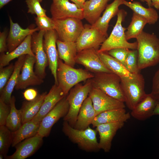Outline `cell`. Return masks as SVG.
<instances>
[{
	"instance_id": "24",
	"label": "cell",
	"mask_w": 159,
	"mask_h": 159,
	"mask_svg": "<svg viewBox=\"0 0 159 159\" xmlns=\"http://www.w3.org/2000/svg\"><path fill=\"white\" fill-rule=\"evenodd\" d=\"M123 0H114L111 4H107L102 15L92 26L100 31L106 37L109 23L111 19L117 15L119 7L123 4Z\"/></svg>"
},
{
	"instance_id": "34",
	"label": "cell",
	"mask_w": 159,
	"mask_h": 159,
	"mask_svg": "<svg viewBox=\"0 0 159 159\" xmlns=\"http://www.w3.org/2000/svg\"><path fill=\"white\" fill-rule=\"evenodd\" d=\"M147 22L144 18L133 12L131 21L125 32V37L128 40L136 38L143 31V29Z\"/></svg>"
},
{
	"instance_id": "19",
	"label": "cell",
	"mask_w": 159,
	"mask_h": 159,
	"mask_svg": "<svg viewBox=\"0 0 159 159\" xmlns=\"http://www.w3.org/2000/svg\"><path fill=\"white\" fill-rule=\"evenodd\" d=\"M65 97L59 85L54 84L47 94L39 111L32 120L36 122H41L45 116Z\"/></svg>"
},
{
	"instance_id": "33",
	"label": "cell",
	"mask_w": 159,
	"mask_h": 159,
	"mask_svg": "<svg viewBox=\"0 0 159 159\" xmlns=\"http://www.w3.org/2000/svg\"><path fill=\"white\" fill-rule=\"evenodd\" d=\"M16 99L12 96L9 105L10 110L7 118L5 126L11 131L14 132L22 125V115L21 110H17L15 106Z\"/></svg>"
},
{
	"instance_id": "31",
	"label": "cell",
	"mask_w": 159,
	"mask_h": 159,
	"mask_svg": "<svg viewBox=\"0 0 159 159\" xmlns=\"http://www.w3.org/2000/svg\"><path fill=\"white\" fill-rule=\"evenodd\" d=\"M97 53L106 67L112 73L117 75L120 78L133 77L137 74L130 73L122 63L106 52Z\"/></svg>"
},
{
	"instance_id": "4",
	"label": "cell",
	"mask_w": 159,
	"mask_h": 159,
	"mask_svg": "<svg viewBox=\"0 0 159 159\" xmlns=\"http://www.w3.org/2000/svg\"><path fill=\"white\" fill-rule=\"evenodd\" d=\"M62 131L73 142L77 144L83 150L88 152H95L100 150L96 137L97 131L89 126L85 129H77L64 121Z\"/></svg>"
},
{
	"instance_id": "35",
	"label": "cell",
	"mask_w": 159,
	"mask_h": 159,
	"mask_svg": "<svg viewBox=\"0 0 159 159\" xmlns=\"http://www.w3.org/2000/svg\"><path fill=\"white\" fill-rule=\"evenodd\" d=\"M12 142V132L5 125L0 126V154L6 156Z\"/></svg>"
},
{
	"instance_id": "11",
	"label": "cell",
	"mask_w": 159,
	"mask_h": 159,
	"mask_svg": "<svg viewBox=\"0 0 159 159\" xmlns=\"http://www.w3.org/2000/svg\"><path fill=\"white\" fill-rule=\"evenodd\" d=\"M107 37L91 25L86 24L76 42L77 52L94 49L97 50Z\"/></svg>"
},
{
	"instance_id": "43",
	"label": "cell",
	"mask_w": 159,
	"mask_h": 159,
	"mask_svg": "<svg viewBox=\"0 0 159 159\" xmlns=\"http://www.w3.org/2000/svg\"><path fill=\"white\" fill-rule=\"evenodd\" d=\"M7 32L6 29L0 32V53L8 52L7 45Z\"/></svg>"
},
{
	"instance_id": "25",
	"label": "cell",
	"mask_w": 159,
	"mask_h": 159,
	"mask_svg": "<svg viewBox=\"0 0 159 159\" xmlns=\"http://www.w3.org/2000/svg\"><path fill=\"white\" fill-rule=\"evenodd\" d=\"M110 0H88L83 8L84 18L91 25L93 24L105 9Z\"/></svg>"
},
{
	"instance_id": "7",
	"label": "cell",
	"mask_w": 159,
	"mask_h": 159,
	"mask_svg": "<svg viewBox=\"0 0 159 159\" xmlns=\"http://www.w3.org/2000/svg\"><path fill=\"white\" fill-rule=\"evenodd\" d=\"M94 74V77L90 79L93 87L115 99L125 102L120 77L113 73L101 72Z\"/></svg>"
},
{
	"instance_id": "40",
	"label": "cell",
	"mask_w": 159,
	"mask_h": 159,
	"mask_svg": "<svg viewBox=\"0 0 159 159\" xmlns=\"http://www.w3.org/2000/svg\"><path fill=\"white\" fill-rule=\"evenodd\" d=\"M129 50V49L126 48H117L112 49L107 52L124 65Z\"/></svg>"
},
{
	"instance_id": "22",
	"label": "cell",
	"mask_w": 159,
	"mask_h": 159,
	"mask_svg": "<svg viewBox=\"0 0 159 159\" xmlns=\"http://www.w3.org/2000/svg\"><path fill=\"white\" fill-rule=\"evenodd\" d=\"M125 108L108 110L98 114L95 117L92 124L93 127L104 123L117 122H125L130 117V115L127 112Z\"/></svg>"
},
{
	"instance_id": "12",
	"label": "cell",
	"mask_w": 159,
	"mask_h": 159,
	"mask_svg": "<svg viewBox=\"0 0 159 159\" xmlns=\"http://www.w3.org/2000/svg\"><path fill=\"white\" fill-rule=\"evenodd\" d=\"M36 62L35 56L26 55L24 63L15 87L16 90H23L29 86L39 85L44 82L43 79L37 75L34 70Z\"/></svg>"
},
{
	"instance_id": "10",
	"label": "cell",
	"mask_w": 159,
	"mask_h": 159,
	"mask_svg": "<svg viewBox=\"0 0 159 159\" xmlns=\"http://www.w3.org/2000/svg\"><path fill=\"white\" fill-rule=\"evenodd\" d=\"M69 105L65 97L60 100L41 120L37 134L43 138L48 136L53 125L67 113Z\"/></svg>"
},
{
	"instance_id": "49",
	"label": "cell",
	"mask_w": 159,
	"mask_h": 159,
	"mask_svg": "<svg viewBox=\"0 0 159 159\" xmlns=\"http://www.w3.org/2000/svg\"><path fill=\"white\" fill-rule=\"evenodd\" d=\"M140 0L141 2H146L149 7H152L151 2V0Z\"/></svg>"
},
{
	"instance_id": "47",
	"label": "cell",
	"mask_w": 159,
	"mask_h": 159,
	"mask_svg": "<svg viewBox=\"0 0 159 159\" xmlns=\"http://www.w3.org/2000/svg\"><path fill=\"white\" fill-rule=\"evenodd\" d=\"M159 115V101L157 102L153 113V115Z\"/></svg>"
},
{
	"instance_id": "2",
	"label": "cell",
	"mask_w": 159,
	"mask_h": 159,
	"mask_svg": "<svg viewBox=\"0 0 159 159\" xmlns=\"http://www.w3.org/2000/svg\"><path fill=\"white\" fill-rule=\"evenodd\" d=\"M57 75L58 85L66 96L73 87L81 82L93 78L94 74L86 69L70 66L59 58Z\"/></svg>"
},
{
	"instance_id": "18",
	"label": "cell",
	"mask_w": 159,
	"mask_h": 159,
	"mask_svg": "<svg viewBox=\"0 0 159 159\" xmlns=\"http://www.w3.org/2000/svg\"><path fill=\"white\" fill-rule=\"evenodd\" d=\"M10 24L9 31L7 39L8 53L10 52L19 45L26 37L34 32L39 31L37 27L35 28H22L17 23H14L9 16Z\"/></svg>"
},
{
	"instance_id": "29",
	"label": "cell",
	"mask_w": 159,
	"mask_h": 159,
	"mask_svg": "<svg viewBox=\"0 0 159 159\" xmlns=\"http://www.w3.org/2000/svg\"><path fill=\"white\" fill-rule=\"evenodd\" d=\"M41 122L32 120L22 124L16 131L12 132L11 146L14 147L24 140L32 137L38 132Z\"/></svg>"
},
{
	"instance_id": "30",
	"label": "cell",
	"mask_w": 159,
	"mask_h": 159,
	"mask_svg": "<svg viewBox=\"0 0 159 159\" xmlns=\"http://www.w3.org/2000/svg\"><path fill=\"white\" fill-rule=\"evenodd\" d=\"M47 94L46 92H43L38 94L37 97L32 100L23 102L20 109L22 124L32 120L37 114Z\"/></svg>"
},
{
	"instance_id": "17",
	"label": "cell",
	"mask_w": 159,
	"mask_h": 159,
	"mask_svg": "<svg viewBox=\"0 0 159 159\" xmlns=\"http://www.w3.org/2000/svg\"><path fill=\"white\" fill-rule=\"evenodd\" d=\"M124 123V122L108 123L100 124L96 127L100 135V149H102L105 152L110 151L114 137L117 131L123 126Z\"/></svg>"
},
{
	"instance_id": "9",
	"label": "cell",
	"mask_w": 159,
	"mask_h": 159,
	"mask_svg": "<svg viewBox=\"0 0 159 159\" xmlns=\"http://www.w3.org/2000/svg\"><path fill=\"white\" fill-rule=\"evenodd\" d=\"M45 32L39 31L32 35L31 48L36 59L35 72L40 78L43 79L46 76V68L48 65L47 58L43 46L44 35Z\"/></svg>"
},
{
	"instance_id": "46",
	"label": "cell",
	"mask_w": 159,
	"mask_h": 159,
	"mask_svg": "<svg viewBox=\"0 0 159 159\" xmlns=\"http://www.w3.org/2000/svg\"><path fill=\"white\" fill-rule=\"evenodd\" d=\"M152 6H153L157 9L159 10V0H151Z\"/></svg>"
},
{
	"instance_id": "5",
	"label": "cell",
	"mask_w": 159,
	"mask_h": 159,
	"mask_svg": "<svg viewBox=\"0 0 159 159\" xmlns=\"http://www.w3.org/2000/svg\"><path fill=\"white\" fill-rule=\"evenodd\" d=\"M92 87L90 79L88 80L84 85L79 83L75 85L70 90L66 97L69 108L63 119L72 127L76 123L80 107Z\"/></svg>"
},
{
	"instance_id": "15",
	"label": "cell",
	"mask_w": 159,
	"mask_h": 159,
	"mask_svg": "<svg viewBox=\"0 0 159 159\" xmlns=\"http://www.w3.org/2000/svg\"><path fill=\"white\" fill-rule=\"evenodd\" d=\"M76 63L82 65L87 70L94 73L105 72L112 73L105 66L100 59L97 50L89 49L78 52Z\"/></svg>"
},
{
	"instance_id": "36",
	"label": "cell",
	"mask_w": 159,
	"mask_h": 159,
	"mask_svg": "<svg viewBox=\"0 0 159 159\" xmlns=\"http://www.w3.org/2000/svg\"><path fill=\"white\" fill-rule=\"evenodd\" d=\"M138 56L137 49L129 50L124 64L127 70L133 74L140 73L138 63Z\"/></svg>"
},
{
	"instance_id": "39",
	"label": "cell",
	"mask_w": 159,
	"mask_h": 159,
	"mask_svg": "<svg viewBox=\"0 0 159 159\" xmlns=\"http://www.w3.org/2000/svg\"><path fill=\"white\" fill-rule=\"evenodd\" d=\"M14 64L13 63L0 67V92H1L10 77L14 71Z\"/></svg>"
},
{
	"instance_id": "20",
	"label": "cell",
	"mask_w": 159,
	"mask_h": 159,
	"mask_svg": "<svg viewBox=\"0 0 159 159\" xmlns=\"http://www.w3.org/2000/svg\"><path fill=\"white\" fill-rule=\"evenodd\" d=\"M43 138L37 134L24 140L15 146L16 151L12 155L5 158L7 159H24L30 156L41 145Z\"/></svg>"
},
{
	"instance_id": "1",
	"label": "cell",
	"mask_w": 159,
	"mask_h": 159,
	"mask_svg": "<svg viewBox=\"0 0 159 159\" xmlns=\"http://www.w3.org/2000/svg\"><path fill=\"white\" fill-rule=\"evenodd\" d=\"M138 43V63L141 70L159 63V38L153 33L143 31L136 38Z\"/></svg>"
},
{
	"instance_id": "26",
	"label": "cell",
	"mask_w": 159,
	"mask_h": 159,
	"mask_svg": "<svg viewBox=\"0 0 159 159\" xmlns=\"http://www.w3.org/2000/svg\"><path fill=\"white\" fill-rule=\"evenodd\" d=\"M26 55H22L18 58L14 63V68L12 75L4 88L0 92V99L6 104H9L11 94L17 83Z\"/></svg>"
},
{
	"instance_id": "45",
	"label": "cell",
	"mask_w": 159,
	"mask_h": 159,
	"mask_svg": "<svg viewBox=\"0 0 159 159\" xmlns=\"http://www.w3.org/2000/svg\"><path fill=\"white\" fill-rule=\"evenodd\" d=\"M74 3L80 9H83L84 4L86 0H70Z\"/></svg>"
},
{
	"instance_id": "21",
	"label": "cell",
	"mask_w": 159,
	"mask_h": 159,
	"mask_svg": "<svg viewBox=\"0 0 159 159\" xmlns=\"http://www.w3.org/2000/svg\"><path fill=\"white\" fill-rule=\"evenodd\" d=\"M159 101L150 93L145 97L131 110V115L139 120H144L152 116Z\"/></svg>"
},
{
	"instance_id": "37",
	"label": "cell",
	"mask_w": 159,
	"mask_h": 159,
	"mask_svg": "<svg viewBox=\"0 0 159 159\" xmlns=\"http://www.w3.org/2000/svg\"><path fill=\"white\" fill-rule=\"evenodd\" d=\"M34 19L39 30L47 31L55 29V24L53 19L47 16H37Z\"/></svg>"
},
{
	"instance_id": "13",
	"label": "cell",
	"mask_w": 159,
	"mask_h": 159,
	"mask_svg": "<svg viewBox=\"0 0 159 159\" xmlns=\"http://www.w3.org/2000/svg\"><path fill=\"white\" fill-rule=\"evenodd\" d=\"M54 29L45 32L44 35L43 46L47 55L49 68L54 80V84L58 85L57 75L58 62L59 59L56 41L58 39Z\"/></svg>"
},
{
	"instance_id": "6",
	"label": "cell",
	"mask_w": 159,
	"mask_h": 159,
	"mask_svg": "<svg viewBox=\"0 0 159 159\" xmlns=\"http://www.w3.org/2000/svg\"><path fill=\"white\" fill-rule=\"evenodd\" d=\"M121 85L125 98V103L131 110L146 96L145 80L140 73L133 77L121 78Z\"/></svg>"
},
{
	"instance_id": "8",
	"label": "cell",
	"mask_w": 159,
	"mask_h": 159,
	"mask_svg": "<svg viewBox=\"0 0 159 159\" xmlns=\"http://www.w3.org/2000/svg\"><path fill=\"white\" fill-rule=\"evenodd\" d=\"M53 19L58 39L63 42H76L84 28L82 20L74 17Z\"/></svg>"
},
{
	"instance_id": "16",
	"label": "cell",
	"mask_w": 159,
	"mask_h": 159,
	"mask_svg": "<svg viewBox=\"0 0 159 159\" xmlns=\"http://www.w3.org/2000/svg\"><path fill=\"white\" fill-rule=\"evenodd\" d=\"M69 0H52L50 11L52 18L59 19L74 17L81 20L84 19L83 9L79 8Z\"/></svg>"
},
{
	"instance_id": "14",
	"label": "cell",
	"mask_w": 159,
	"mask_h": 159,
	"mask_svg": "<svg viewBox=\"0 0 159 159\" xmlns=\"http://www.w3.org/2000/svg\"><path fill=\"white\" fill-rule=\"evenodd\" d=\"M88 96L92 101L96 116L108 110L125 107L124 102L110 97L100 90L93 86Z\"/></svg>"
},
{
	"instance_id": "38",
	"label": "cell",
	"mask_w": 159,
	"mask_h": 159,
	"mask_svg": "<svg viewBox=\"0 0 159 159\" xmlns=\"http://www.w3.org/2000/svg\"><path fill=\"white\" fill-rule=\"evenodd\" d=\"M42 0H26L28 8L27 13L37 16L46 15V10L42 7L40 3Z\"/></svg>"
},
{
	"instance_id": "50",
	"label": "cell",
	"mask_w": 159,
	"mask_h": 159,
	"mask_svg": "<svg viewBox=\"0 0 159 159\" xmlns=\"http://www.w3.org/2000/svg\"><path fill=\"white\" fill-rule=\"evenodd\" d=\"M4 156L2 154H0V159H2L3 158Z\"/></svg>"
},
{
	"instance_id": "42",
	"label": "cell",
	"mask_w": 159,
	"mask_h": 159,
	"mask_svg": "<svg viewBox=\"0 0 159 159\" xmlns=\"http://www.w3.org/2000/svg\"><path fill=\"white\" fill-rule=\"evenodd\" d=\"M151 94L159 101V69L155 73L152 81Z\"/></svg>"
},
{
	"instance_id": "28",
	"label": "cell",
	"mask_w": 159,
	"mask_h": 159,
	"mask_svg": "<svg viewBox=\"0 0 159 159\" xmlns=\"http://www.w3.org/2000/svg\"><path fill=\"white\" fill-rule=\"evenodd\" d=\"M56 44L59 58L66 64L74 67L77 53L76 42H63L57 39Z\"/></svg>"
},
{
	"instance_id": "44",
	"label": "cell",
	"mask_w": 159,
	"mask_h": 159,
	"mask_svg": "<svg viewBox=\"0 0 159 159\" xmlns=\"http://www.w3.org/2000/svg\"><path fill=\"white\" fill-rule=\"evenodd\" d=\"M23 96L25 100L27 101H31L34 100L37 96L38 92L34 88L27 89L23 93Z\"/></svg>"
},
{
	"instance_id": "41",
	"label": "cell",
	"mask_w": 159,
	"mask_h": 159,
	"mask_svg": "<svg viewBox=\"0 0 159 159\" xmlns=\"http://www.w3.org/2000/svg\"><path fill=\"white\" fill-rule=\"evenodd\" d=\"M10 110L9 104L5 103L0 99V126L5 125Z\"/></svg>"
},
{
	"instance_id": "27",
	"label": "cell",
	"mask_w": 159,
	"mask_h": 159,
	"mask_svg": "<svg viewBox=\"0 0 159 159\" xmlns=\"http://www.w3.org/2000/svg\"><path fill=\"white\" fill-rule=\"evenodd\" d=\"M32 34L28 35L24 41L12 51L6 53L0 54V67L6 66L10 62L16 58L24 54L35 56L31 48Z\"/></svg>"
},
{
	"instance_id": "48",
	"label": "cell",
	"mask_w": 159,
	"mask_h": 159,
	"mask_svg": "<svg viewBox=\"0 0 159 159\" xmlns=\"http://www.w3.org/2000/svg\"><path fill=\"white\" fill-rule=\"evenodd\" d=\"M12 0H0V9H1Z\"/></svg>"
},
{
	"instance_id": "32",
	"label": "cell",
	"mask_w": 159,
	"mask_h": 159,
	"mask_svg": "<svg viewBox=\"0 0 159 159\" xmlns=\"http://www.w3.org/2000/svg\"><path fill=\"white\" fill-rule=\"evenodd\" d=\"M123 4L131 9L133 12L144 18L147 23L154 24L158 21L159 16L157 12L152 7L146 8L143 6L139 2L128 1L122 0Z\"/></svg>"
},
{
	"instance_id": "3",
	"label": "cell",
	"mask_w": 159,
	"mask_h": 159,
	"mask_svg": "<svg viewBox=\"0 0 159 159\" xmlns=\"http://www.w3.org/2000/svg\"><path fill=\"white\" fill-rule=\"evenodd\" d=\"M125 13L122 9L119 10L117 14V19L116 24L111 34L97 50V52H107L112 49L117 48L137 49V42H128L125 37L126 28L122 25V22L126 15Z\"/></svg>"
},
{
	"instance_id": "23",
	"label": "cell",
	"mask_w": 159,
	"mask_h": 159,
	"mask_svg": "<svg viewBox=\"0 0 159 159\" xmlns=\"http://www.w3.org/2000/svg\"><path fill=\"white\" fill-rule=\"evenodd\" d=\"M96 116L92 101L88 96L83 102L79 110L74 127L79 130L87 128L92 124Z\"/></svg>"
}]
</instances>
